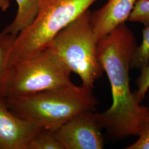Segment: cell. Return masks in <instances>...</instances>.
<instances>
[{
    "mask_svg": "<svg viewBox=\"0 0 149 149\" xmlns=\"http://www.w3.org/2000/svg\"><path fill=\"white\" fill-rule=\"evenodd\" d=\"M136 47L133 33L125 23L97 43V58L108 75L113 98L111 107L97 115L103 128L114 139L138 136L149 115V108L140 105L130 87L129 71Z\"/></svg>",
    "mask_w": 149,
    "mask_h": 149,
    "instance_id": "cell-1",
    "label": "cell"
},
{
    "mask_svg": "<svg viewBox=\"0 0 149 149\" xmlns=\"http://www.w3.org/2000/svg\"><path fill=\"white\" fill-rule=\"evenodd\" d=\"M6 99L17 116L53 132L74 116L93 111L98 102L92 89L73 84L32 96Z\"/></svg>",
    "mask_w": 149,
    "mask_h": 149,
    "instance_id": "cell-2",
    "label": "cell"
},
{
    "mask_svg": "<svg viewBox=\"0 0 149 149\" xmlns=\"http://www.w3.org/2000/svg\"><path fill=\"white\" fill-rule=\"evenodd\" d=\"M97 0H39L37 16L19 33L11 49L9 65L30 59L48 47L59 32Z\"/></svg>",
    "mask_w": 149,
    "mask_h": 149,
    "instance_id": "cell-3",
    "label": "cell"
},
{
    "mask_svg": "<svg viewBox=\"0 0 149 149\" xmlns=\"http://www.w3.org/2000/svg\"><path fill=\"white\" fill-rule=\"evenodd\" d=\"M88 10L64 28L48 46L69 68L80 76L82 86L94 87L96 80L104 71L97 54L98 41L91 22Z\"/></svg>",
    "mask_w": 149,
    "mask_h": 149,
    "instance_id": "cell-4",
    "label": "cell"
},
{
    "mask_svg": "<svg viewBox=\"0 0 149 149\" xmlns=\"http://www.w3.org/2000/svg\"><path fill=\"white\" fill-rule=\"evenodd\" d=\"M72 72L59 56L47 47L30 59L10 66L4 97L32 96L70 85Z\"/></svg>",
    "mask_w": 149,
    "mask_h": 149,
    "instance_id": "cell-5",
    "label": "cell"
},
{
    "mask_svg": "<svg viewBox=\"0 0 149 149\" xmlns=\"http://www.w3.org/2000/svg\"><path fill=\"white\" fill-rule=\"evenodd\" d=\"M103 129L93 111L81 112L74 116L55 132L64 149H102Z\"/></svg>",
    "mask_w": 149,
    "mask_h": 149,
    "instance_id": "cell-6",
    "label": "cell"
},
{
    "mask_svg": "<svg viewBox=\"0 0 149 149\" xmlns=\"http://www.w3.org/2000/svg\"><path fill=\"white\" fill-rule=\"evenodd\" d=\"M43 128L17 116L0 96V149H27L33 136Z\"/></svg>",
    "mask_w": 149,
    "mask_h": 149,
    "instance_id": "cell-7",
    "label": "cell"
},
{
    "mask_svg": "<svg viewBox=\"0 0 149 149\" xmlns=\"http://www.w3.org/2000/svg\"><path fill=\"white\" fill-rule=\"evenodd\" d=\"M137 1L108 0L100 9L91 13V24L98 42L129 19Z\"/></svg>",
    "mask_w": 149,
    "mask_h": 149,
    "instance_id": "cell-8",
    "label": "cell"
},
{
    "mask_svg": "<svg viewBox=\"0 0 149 149\" xmlns=\"http://www.w3.org/2000/svg\"><path fill=\"white\" fill-rule=\"evenodd\" d=\"M18 10L14 20L3 30L5 34L17 36L29 27L37 16L39 0H16Z\"/></svg>",
    "mask_w": 149,
    "mask_h": 149,
    "instance_id": "cell-9",
    "label": "cell"
},
{
    "mask_svg": "<svg viewBox=\"0 0 149 149\" xmlns=\"http://www.w3.org/2000/svg\"><path fill=\"white\" fill-rule=\"evenodd\" d=\"M17 36L0 33V96L4 97L6 80L10 68L9 56Z\"/></svg>",
    "mask_w": 149,
    "mask_h": 149,
    "instance_id": "cell-10",
    "label": "cell"
},
{
    "mask_svg": "<svg viewBox=\"0 0 149 149\" xmlns=\"http://www.w3.org/2000/svg\"><path fill=\"white\" fill-rule=\"evenodd\" d=\"M149 64V24L143 31L141 44L135 49L132 55L130 68L141 69Z\"/></svg>",
    "mask_w": 149,
    "mask_h": 149,
    "instance_id": "cell-11",
    "label": "cell"
},
{
    "mask_svg": "<svg viewBox=\"0 0 149 149\" xmlns=\"http://www.w3.org/2000/svg\"><path fill=\"white\" fill-rule=\"evenodd\" d=\"M27 149H64L55 136V132L43 129L36 134Z\"/></svg>",
    "mask_w": 149,
    "mask_h": 149,
    "instance_id": "cell-12",
    "label": "cell"
},
{
    "mask_svg": "<svg viewBox=\"0 0 149 149\" xmlns=\"http://www.w3.org/2000/svg\"><path fill=\"white\" fill-rule=\"evenodd\" d=\"M128 20L139 22L145 26L149 24V0H138Z\"/></svg>",
    "mask_w": 149,
    "mask_h": 149,
    "instance_id": "cell-13",
    "label": "cell"
},
{
    "mask_svg": "<svg viewBox=\"0 0 149 149\" xmlns=\"http://www.w3.org/2000/svg\"><path fill=\"white\" fill-rule=\"evenodd\" d=\"M141 74L136 80L138 89L134 92L136 100L141 103L149 88V64L141 69Z\"/></svg>",
    "mask_w": 149,
    "mask_h": 149,
    "instance_id": "cell-14",
    "label": "cell"
},
{
    "mask_svg": "<svg viewBox=\"0 0 149 149\" xmlns=\"http://www.w3.org/2000/svg\"><path fill=\"white\" fill-rule=\"evenodd\" d=\"M139 139L125 149H149V115L142 123Z\"/></svg>",
    "mask_w": 149,
    "mask_h": 149,
    "instance_id": "cell-15",
    "label": "cell"
},
{
    "mask_svg": "<svg viewBox=\"0 0 149 149\" xmlns=\"http://www.w3.org/2000/svg\"><path fill=\"white\" fill-rule=\"evenodd\" d=\"M11 5V0H0V10L5 12L8 10Z\"/></svg>",
    "mask_w": 149,
    "mask_h": 149,
    "instance_id": "cell-16",
    "label": "cell"
}]
</instances>
